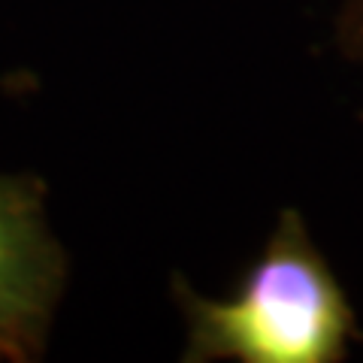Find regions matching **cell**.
I'll return each instance as SVG.
<instances>
[{
	"label": "cell",
	"instance_id": "obj_1",
	"mask_svg": "<svg viewBox=\"0 0 363 363\" xmlns=\"http://www.w3.org/2000/svg\"><path fill=\"white\" fill-rule=\"evenodd\" d=\"M185 315V360L339 363L354 312L303 215L281 209L260 257L230 297H203L176 281Z\"/></svg>",
	"mask_w": 363,
	"mask_h": 363
},
{
	"label": "cell",
	"instance_id": "obj_2",
	"mask_svg": "<svg viewBox=\"0 0 363 363\" xmlns=\"http://www.w3.org/2000/svg\"><path fill=\"white\" fill-rule=\"evenodd\" d=\"M67 285V255L49 227L45 185L0 173V360H40Z\"/></svg>",
	"mask_w": 363,
	"mask_h": 363
},
{
	"label": "cell",
	"instance_id": "obj_3",
	"mask_svg": "<svg viewBox=\"0 0 363 363\" xmlns=\"http://www.w3.org/2000/svg\"><path fill=\"white\" fill-rule=\"evenodd\" d=\"M336 43L342 45L348 58L363 64V0H339Z\"/></svg>",
	"mask_w": 363,
	"mask_h": 363
}]
</instances>
